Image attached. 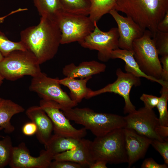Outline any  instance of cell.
Masks as SVG:
<instances>
[{
	"label": "cell",
	"instance_id": "44dd1931",
	"mask_svg": "<svg viewBox=\"0 0 168 168\" xmlns=\"http://www.w3.org/2000/svg\"><path fill=\"white\" fill-rule=\"evenodd\" d=\"M92 77L76 79V78L66 77L58 79L60 85L68 87L70 91V97L71 99L77 104L84 98L87 99L88 96L91 91L87 87L86 84Z\"/></svg>",
	"mask_w": 168,
	"mask_h": 168
},
{
	"label": "cell",
	"instance_id": "f546056e",
	"mask_svg": "<svg viewBox=\"0 0 168 168\" xmlns=\"http://www.w3.org/2000/svg\"><path fill=\"white\" fill-rule=\"evenodd\" d=\"M151 145L162 157L165 163L168 165V141L161 142L152 139Z\"/></svg>",
	"mask_w": 168,
	"mask_h": 168
},
{
	"label": "cell",
	"instance_id": "7402d4cb",
	"mask_svg": "<svg viewBox=\"0 0 168 168\" xmlns=\"http://www.w3.org/2000/svg\"><path fill=\"white\" fill-rule=\"evenodd\" d=\"M82 138L65 137L54 134L44 146L46 150L54 156L76 148L81 143Z\"/></svg>",
	"mask_w": 168,
	"mask_h": 168
},
{
	"label": "cell",
	"instance_id": "8992f818",
	"mask_svg": "<svg viewBox=\"0 0 168 168\" xmlns=\"http://www.w3.org/2000/svg\"><path fill=\"white\" fill-rule=\"evenodd\" d=\"M151 32L146 29L142 35L135 40L132 50L141 70L147 75L161 79L162 65Z\"/></svg>",
	"mask_w": 168,
	"mask_h": 168
},
{
	"label": "cell",
	"instance_id": "e575fe53",
	"mask_svg": "<svg viewBox=\"0 0 168 168\" xmlns=\"http://www.w3.org/2000/svg\"><path fill=\"white\" fill-rule=\"evenodd\" d=\"M37 128L35 124L32 122L25 124L22 128L23 133L26 136H32L35 134Z\"/></svg>",
	"mask_w": 168,
	"mask_h": 168
},
{
	"label": "cell",
	"instance_id": "f1b7e54d",
	"mask_svg": "<svg viewBox=\"0 0 168 168\" xmlns=\"http://www.w3.org/2000/svg\"><path fill=\"white\" fill-rule=\"evenodd\" d=\"M152 38L158 55H168V33L157 31Z\"/></svg>",
	"mask_w": 168,
	"mask_h": 168
},
{
	"label": "cell",
	"instance_id": "d590c367",
	"mask_svg": "<svg viewBox=\"0 0 168 168\" xmlns=\"http://www.w3.org/2000/svg\"><path fill=\"white\" fill-rule=\"evenodd\" d=\"M157 31L164 33H168V11L163 18L158 23L157 27Z\"/></svg>",
	"mask_w": 168,
	"mask_h": 168
},
{
	"label": "cell",
	"instance_id": "9a60e30c",
	"mask_svg": "<svg viewBox=\"0 0 168 168\" xmlns=\"http://www.w3.org/2000/svg\"><path fill=\"white\" fill-rule=\"evenodd\" d=\"M128 167L143 158L151 144L152 139L134 130L124 128Z\"/></svg>",
	"mask_w": 168,
	"mask_h": 168
},
{
	"label": "cell",
	"instance_id": "cb8c5ba5",
	"mask_svg": "<svg viewBox=\"0 0 168 168\" xmlns=\"http://www.w3.org/2000/svg\"><path fill=\"white\" fill-rule=\"evenodd\" d=\"M33 1L41 16H48L55 19L57 15L63 11L60 0H33Z\"/></svg>",
	"mask_w": 168,
	"mask_h": 168
},
{
	"label": "cell",
	"instance_id": "2e32d148",
	"mask_svg": "<svg viewBox=\"0 0 168 168\" xmlns=\"http://www.w3.org/2000/svg\"><path fill=\"white\" fill-rule=\"evenodd\" d=\"M26 114L35 124L37 128L36 137L39 142L45 146L53 131V124L50 119L40 106L30 107L26 110Z\"/></svg>",
	"mask_w": 168,
	"mask_h": 168
},
{
	"label": "cell",
	"instance_id": "ffe728a7",
	"mask_svg": "<svg viewBox=\"0 0 168 168\" xmlns=\"http://www.w3.org/2000/svg\"><path fill=\"white\" fill-rule=\"evenodd\" d=\"M24 111L25 109L19 104L11 100L0 97V128L6 133L13 132L15 129L11 122L12 118ZM3 137L0 135V138Z\"/></svg>",
	"mask_w": 168,
	"mask_h": 168
},
{
	"label": "cell",
	"instance_id": "4316f807",
	"mask_svg": "<svg viewBox=\"0 0 168 168\" xmlns=\"http://www.w3.org/2000/svg\"><path fill=\"white\" fill-rule=\"evenodd\" d=\"M13 147L11 137L6 136L0 140V168L8 165L10 161Z\"/></svg>",
	"mask_w": 168,
	"mask_h": 168
},
{
	"label": "cell",
	"instance_id": "277c9868",
	"mask_svg": "<svg viewBox=\"0 0 168 168\" xmlns=\"http://www.w3.org/2000/svg\"><path fill=\"white\" fill-rule=\"evenodd\" d=\"M93 160L115 164L128 162L124 128L117 129L96 137L90 145Z\"/></svg>",
	"mask_w": 168,
	"mask_h": 168
},
{
	"label": "cell",
	"instance_id": "d6986e66",
	"mask_svg": "<svg viewBox=\"0 0 168 168\" xmlns=\"http://www.w3.org/2000/svg\"><path fill=\"white\" fill-rule=\"evenodd\" d=\"M111 58L123 60L125 63L124 69L127 72L139 78L143 77L151 81L157 82L161 86L165 83V82L162 80L157 79L143 73L135 60L132 50L119 48L115 49L111 52Z\"/></svg>",
	"mask_w": 168,
	"mask_h": 168
},
{
	"label": "cell",
	"instance_id": "4fadbf2b",
	"mask_svg": "<svg viewBox=\"0 0 168 168\" xmlns=\"http://www.w3.org/2000/svg\"><path fill=\"white\" fill-rule=\"evenodd\" d=\"M53 156L46 150H42L39 156L30 155L25 143L22 142L13 147L9 165L11 168H48L53 160Z\"/></svg>",
	"mask_w": 168,
	"mask_h": 168
},
{
	"label": "cell",
	"instance_id": "e0dca14e",
	"mask_svg": "<svg viewBox=\"0 0 168 168\" xmlns=\"http://www.w3.org/2000/svg\"><path fill=\"white\" fill-rule=\"evenodd\" d=\"M91 141L83 138L77 147L54 155L53 160L69 161L80 164L85 167H89L95 161L92 159L90 151Z\"/></svg>",
	"mask_w": 168,
	"mask_h": 168
},
{
	"label": "cell",
	"instance_id": "d6a6232c",
	"mask_svg": "<svg viewBox=\"0 0 168 168\" xmlns=\"http://www.w3.org/2000/svg\"><path fill=\"white\" fill-rule=\"evenodd\" d=\"M141 167L142 168H167L168 165L165 163L159 164L153 158H146L143 161Z\"/></svg>",
	"mask_w": 168,
	"mask_h": 168
},
{
	"label": "cell",
	"instance_id": "603a6c76",
	"mask_svg": "<svg viewBox=\"0 0 168 168\" xmlns=\"http://www.w3.org/2000/svg\"><path fill=\"white\" fill-rule=\"evenodd\" d=\"M91 7L89 16L96 23L104 15L114 9L116 0H90Z\"/></svg>",
	"mask_w": 168,
	"mask_h": 168
},
{
	"label": "cell",
	"instance_id": "f35d334b",
	"mask_svg": "<svg viewBox=\"0 0 168 168\" xmlns=\"http://www.w3.org/2000/svg\"><path fill=\"white\" fill-rule=\"evenodd\" d=\"M4 79V78L0 73V86H1L2 84Z\"/></svg>",
	"mask_w": 168,
	"mask_h": 168
},
{
	"label": "cell",
	"instance_id": "484cf974",
	"mask_svg": "<svg viewBox=\"0 0 168 168\" xmlns=\"http://www.w3.org/2000/svg\"><path fill=\"white\" fill-rule=\"evenodd\" d=\"M160 91L161 96L157 106L159 113V124L168 126V111L167 103L168 100V82H165L162 85Z\"/></svg>",
	"mask_w": 168,
	"mask_h": 168
},
{
	"label": "cell",
	"instance_id": "8fae6325",
	"mask_svg": "<svg viewBox=\"0 0 168 168\" xmlns=\"http://www.w3.org/2000/svg\"><path fill=\"white\" fill-rule=\"evenodd\" d=\"M39 106L51 120L54 134L78 139L83 138L86 135L87 130L84 127L76 129L72 126L61 110L60 105L57 102L42 99L40 101Z\"/></svg>",
	"mask_w": 168,
	"mask_h": 168
},
{
	"label": "cell",
	"instance_id": "ba28073f",
	"mask_svg": "<svg viewBox=\"0 0 168 168\" xmlns=\"http://www.w3.org/2000/svg\"><path fill=\"white\" fill-rule=\"evenodd\" d=\"M58 79L49 77L41 72L38 76L32 77L29 88L42 99L57 102L60 105V109L73 108L77 106L78 104L62 90Z\"/></svg>",
	"mask_w": 168,
	"mask_h": 168
},
{
	"label": "cell",
	"instance_id": "9c48e42d",
	"mask_svg": "<svg viewBox=\"0 0 168 168\" xmlns=\"http://www.w3.org/2000/svg\"><path fill=\"white\" fill-rule=\"evenodd\" d=\"M97 23H95L93 30L80 44L84 48L97 50L99 59L106 62L111 59V52L119 48L118 30L113 27L104 32L99 28Z\"/></svg>",
	"mask_w": 168,
	"mask_h": 168
},
{
	"label": "cell",
	"instance_id": "6da1fadb",
	"mask_svg": "<svg viewBox=\"0 0 168 168\" xmlns=\"http://www.w3.org/2000/svg\"><path fill=\"white\" fill-rule=\"evenodd\" d=\"M20 41L31 52L40 64L54 58L61 44V32L55 18L41 16L37 25L20 33Z\"/></svg>",
	"mask_w": 168,
	"mask_h": 168
},
{
	"label": "cell",
	"instance_id": "83f0119b",
	"mask_svg": "<svg viewBox=\"0 0 168 168\" xmlns=\"http://www.w3.org/2000/svg\"><path fill=\"white\" fill-rule=\"evenodd\" d=\"M26 50V48L21 41L17 42L11 41L0 31V52L4 57L15 50Z\"/></svg>",
	"mask_w": 168,
	"mask_h": 168
},
{
	"label": "cell",
	"instance_id": "ac0fdd59",
	"mask_svg": "<svg viewBox=\"0 0 168 168\" xmlns=\"http://www.w3.org/2000/svg\"><path fill=\"white\" fill-rule=\"evenodd\" d=\"M106 67L104 64L92 60L82 62L78 66L73 63L66 65L62 72L66 77L84 78L104 72Z\"/></svg>",
	"mask_w": 168,
	"mask_h": 168
},
{
	"label": "cell",
	"instance_id": "3957f363",
	"mask_svg": "<svg viewBox=\"0 0 168 168\" xmlns=\"http://www.w3.org/2000/svg\"><path fill=\"white\" fill-rule=\"evenodd\" d=\"M60 109L69 120L83 125L96 137L117 129L124 128L125 126L124 117L118 114L97 112L88 108Z\"/></svg>",
	"mask_w": 168,
	"mask_h": 168
},
{
	"label": "cell",
	"instance_id": "5b68a950",
	"mask_svg": "<svg viewBox=\"0 0 168 168\" xmlns=\"http://www.w3.org/2000/svg\"><path fill=\"white\" fill-rule=\"evenodd\" d=\"M40 65L30 51L16 50L4 57L0 62V73L4 79L11 81L25 76L34 77L42 72Z\"/></svg>",
	"mask_w": 168,
	"mask_h": 168
},
{
	"label": "cell",
	"instance_id": "1f68e13d",
	"mask_svg": "<svg viewBox=\"0 0 168 168\" xmlns=\"http://www.w3.org/2000/svg\"><path fill=\"white\" fill-rule=\"evenodd\" d=\"M85 167L82 165L68 161H52L50 165V168H82Z\"/></svg>",
	"mask_w": 168,
	"mask_h": 168
},
{
	"label": "cell",
	"instance_id": "ab89813d",
	"mask_svg": "<svg viewBox=\"0 0 168 168\" xmlns=\"http://www.w3.org/2000/svg\"><path fill=\"white\" fill-rule=\"evenodd\" d=\"M3 57H4V56H3V55H2V53L0 52V62L2 60Z\"/></svg>",
	"mask_w": 168,
	"mask_h": 168
},
{
	"label": "cell",
	"instance_id": "7c38bea8",
	"mask_svg": "<svg viewBox=\"0 0 168 168\" xmlns=\"http://www.w3.org/2000/svg\"><path fill=\"white\" fill-rule=\"evenodd\" d=\"M124 117L125 122L124 128L132 129L152 140L164 141L156 132V128L159 124L158 118L152 109L144 106Z\"/></svg>",
	"mask_w": 168,
	"mask_h": 168
},
{
	"label": "cell",
	"instance_id": "74e56055",
	"mask_svg": "<svg viewBox=\"0 0 168 168\" xmlns=\"http://www.w3.org/2000/svg\"><path fill=\"white\" fill-rule=\"evenodd\" d=\"M107 163L103 160H97L95 161L89 166L90 168H107Z\"/></svg>",
	"mask_w": 168,
	"mask_h": 168
},
{
	"label": "cell",
	"instance_id": "d4e9b609",
	"mask_svg": "<svg viewBox=\"0 0 168 168\" xmlns=\"http://www.w3.org/2000/svg\"><path fill=\"white\" fill-rule=\"evenodd\" d=\"M63 11L68 12L89 16L90 0H60Z\"/></svg>",
	"mask_w": 168,
	"mask_h": 168
},
{
	"label": "cell",
	"instance_id": "52a82bcc",
	"mask_svg": "<svg viewBox=\"0 0 168 168\" xmlns=\"http://www.w3.org/2000/svg\"><path fill=\"white\" fill-rule=\"evenodd\" d=\"M55 19L61 32V44L75 42L80 44L93 30L96 22L88 16L64 11L57 15Z\"/></svg>",
	"mask_w": 168,
	"mask_h": 168
},
{
	"label": "cell",
	"instance_id": "4dcf8cb0",
	"mask_svg": "<svg viewBox=\"0 0 168 168\" xmlns=\"http://www.w3.org/2000/svg\"><path fill=\"white\" fill-rule=\"evenodd\" d=\"M140 99L144 104V107L149 109L156 107L160 100V97L152 95L143 94Z\"/></svg>",
	"mask_w": 168,
	"mask_h": 168
},
{
	"label": "cell",
	"instance_id": "30bf717a",
	"mask_svg": "<svg viewBox=\"0 0 168 168\" xmlns=\"http://www.w3.org/2000/svg\"><path fill=\"white\" fill-rule=\"evenodd\" d=\"M116 75L117 78L114 82L99 90L95 91L92 90L87 99L107 92L118 94L123 97L124 100V114H128L136 110L135 107L130 100V94L133 86H137L140 85V78L130 73L125 72L120 68L117 69Z\"/></svg>",
	"mask_w": 168,
	"mask_h": 168
},
{
	"label": "cell",
	"instance_id": "7a4b0ae2",
	"mask_svg": "<svg viewBox=\"0 0 168 168\" xmlns=\"http://www.w3.org/2000/svg\"><path fill=\"white\" fill-rule=\"evenodd\" d=\"M114 9L150 30L153 36L158 24L168 11V0H116Z\"/></svg>",
	"mask_w": 168,
	"mask_h": 168
},
{
	"label": "cell",
	"instance_id": "836d02e7",
	"mask_svg": "<svg viewBox=\"0 0 168 168\" xmlns=\"http://www.w3.org/2000/svg\"><path fill=\"white\" fill-rule=\"evenodd\" d=\"M162 66L161 79L168 82V55L161 56L160 59Z\"/></svg>",
	"mask_w": 168,
	"mask_h": 168
},
{
	"label": "cell",
	"instance_id": "8d00e7d4",
	"mask_svg": "<svg viewBox=\"0 0 168 168\" xmlns=\"http://www.w3.org/2000/svg\"><path fill=\"white\" fill-rule=\"evenodd\" d=\"M155 130L157 135L164 141H168V126L159 124Z\"/></svg>",
	"mask_w": 168,
	"mask_h": 168
},
{
	"label": "cell",
	"instance_id": "5bb4252c",
	"mask_svg": "<svg viewBox=\"0 0 168 168\" xmlns=\"http://www.w3.org/2000/svg\"><path fill=\"white\" fill-rule=\"evenodd\" d=\"M110 13L118 26L119 48L132 50L133 41L143 35L144 30L129 16H124L115 9Z\"/></svg>",
	"mask_w": 168,
	"mask_h": 168
}]
</instances>
